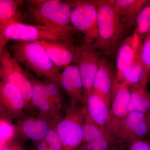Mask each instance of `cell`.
Returning <instances> with one entry per match:
<instances>
[{
    "instance_id": "6da1fadb",
    "label": "cell",
    "mask_w": 150,
    "mask_h": 150,
    "mask_svg": "<svg viewBox=\"0 0 150 150\" xmlns=\"http://www.w3.org/2000/svg\"><path fill=\"white\" fill-rule=\"evenodd\" d=\"M9 51L21 65L39 79L59 86L61 73L44 48L36 42L14 41Z\"/></svg>"
},
{
    "instance_id": "7a4b0ae2",
    "label": "cell",
    "mask_w": 150,
    "mask_h": 150,
    "mask_svg": "<svg viewBox=\"0 0 150 150\" xmlns=\"http://www.w3.org/2000/svg\"><path fill=\"white\" fill-rule=\"evenodd\" d=\"M78 31L74 26L31 25L16 23L0 26V54L11 40L35 42L74 40L73 35Z\"/></svg>"
},
{
    "instance_id": "3957f363",
    "label": "cell",
    "mask_w": 150,
    "mask_h": 150,
    "mask_svg": "<svg viewBox=\"0 0 150 150\" xmlns=\"http://www.w3.org/2000/svg\"><path fill=\"white\" fill-rule=\"evenodd\" d=\"M98 38L91 48L107 57L115 56L126 35L112 0H97Z\"/></svg>"
},
{
    "instance_id": "277c9868",
    "label": "cell",
    "mask_w": 150,
    "mask_h": 150,
    "mask_svg": "<svg viewBox=\"0 0 150 150\" xmlns=\"http://www.w3.org/2000/svg\"><path fill=\"white\" fill-rule=\"evenodd\" d=\"M71 1L29 0L26 1L28 15L37 25H69Z\"/></svg>"
},
{
    "instance_id": "5b68a950",
    "label": "cell",
    "mask_w": 150,
    "mask_h": 150,
    "mask_svg": "<svg viewBox=\"0 0 150 150\" xmlns=\"http://www.w3.org/2000/svg\"><path fill=\"white\" fill-rule=\"evenodd\" d=\"M85 105L70 104L65 116L55 126L63 150H76L83 143Z\"/></svg>"
},
{
    "instance_id": "8992f818",
    "label": "cell",
    "mask_w": 150,
    "mask_h": 150,
    "mask_svg": "<svg viewBox=\"0 0 150 150\" xmlns=\"http://www.w3.org/2000/svg\"><path fill=\"white\" fill-rule=\"evenodd\" d=\"M71 6V22L83 35L82 46L90 48L98 38L97 0H74Z\"/></svg>"
},
{
    "instance_id": "52a82bcc",
    "label": "cell",
    "mask_w": 150,
    "mask_h": 150,
    "mask_svg": "<svg viewBox=\"0 0 150 150\" xmlns=\"http://www.w3.org/2000/svg\"><path fill=\"white\" fill-rule=\"evenodd\" d=\"M129 85L117 82L112 92L105 134L112 142L118 143L124 122L129 113Z\"/></svg>"
},
{
    "instance_id": "ba28073f",
    "label": "cell",
    "mask_w": 150,
    "mask_h": 150,
    "mask_svg": "<svg viewBox=\"0 0 150 150\" xmlns=\"http://www.w3.org/2000/svg\"><path fill=\"white\" fill-rule=\"evenodd\" d=\"M1 81L7 82L17 87L22 94L28 110L31 109L32 84L26 70L5 48L0 54Z\"/></svg>"
},
{
    "instance_id": "9c48e42d",
    "label": "cell",
    "mask_w": 150,
    "mask_h": 150,
    "mask_svg": "<svg viewBox=\"0 0 150 150\" xmlns=\"http://www.w3.org/2000/svg\"><path fill=\"white\" fill-rule=\"evenodd\" d=\"M61 118H54L37 113L24 114L16 121V138L30 140L35 143L43 140Z\"/></svg>"
},
{
    "instance_id": "30bf717a",
    "label": "cell",
    "mask_w": 150,
    "mask_h": 150,
    "mask_svg": "<svg viewBox=\"0 0 150 150\" xmlns=\"http://www.w3.org/2000/svg\"><path fill=\"white\" fill-rule=\"evenodd\" d=\"M26 103L21 92L13 84L0 81V113L5 121H16L27 110Z\"/></svg>"
},
{
    "instance_id": "8fae6325",
    "label": "cell",
    "mask_w": 150,
    "mask_h": 150,
    "mask_svg": "<svg viewBox=\"0 0 150 150\" xmlns=\"http://www.w3.org/2000/svg\"><path fill=\"white\" fill-rule=\"evenodd\" d=\"M43 46L52 62L59 68L76 64L82 45L78 46L74 40L35 41Z\"/></svg>"
},
{
    "instance_id": "7c38bea8",
    "label": "cell",
    "mask_w": 150,
    "mask_h": 150,
    "mask_svg": "<svg viewBox=\"0 0 150 150\" xmlns=\"http://www.w3.org/2000/svg\"><path fill=\"white\" fill-rule=\"evenodd\" d=\"M102 57L97 50L82 46L76 64L79 66L83 85L84 105L86 100L92 91L94 81Z\"/></svg>"
},
{
    "instance_id": "4fadbf2b",
    "label": "cell",
    "mask_w": 150,
    "mask_h": 150,
    "mask_svg": "<svg viewBox=\"0 0 150 150\" xmlns=\"http://www.w3.org/2000/svg\"><path fill=\"white\" fill-rule=\"evenodd\" d=\"M149 131L146 114L129 112L127 116L118 142L128 146L149 136Z\"/></svg>"
},
{
    "instance_id": "5bb4252c",
    "label": "cell",
    "mask_w": 150,
    "mask_h": 150,
    "mask_svg": "<svg viewBox=\"0 0 150 150\" xmlns=\"http://www.w3.org/2000/svg\"><path fill=\"white\" fill-rule=\"evenodd\" d=\"M117 82L116 70L107 59L102 57L92 91L102 97L110 106L112 92Z\"/></svg>"
},
{
    "instance_id": "9a60e30c",
    "label": "cell",
    "mask_w": 150,
    "mask_h": 150,
    "mask_svg": "<svg viewBox=\"0 0 150 150\" xmlns=\"http://www.w3.org/2000/svg\"><path fill=\"white\" fill-rule=\"evenodd\" d=\"M59 86L69 96L71 104L84 105L83 85L78 64H72L64 69L59 78Z\"/></svg>"
},
{
    "instance_id": "2e32d148",
    "label": "cell",
    "mask_w": 150,
    "mask_h": 150,
    "mask_svg": "<svg viewBox=\"0 0 150 150\" xmlns=\"http://www.w3.org/2000/svg\"><path fill=\"white\" fill-rule=\"evenodd\" d=\"M142 41L140 36L134 32L123 39L115 55L117 78L139 56Z\"/></svg>"
},
{
    "instance_id": "e0dca14e",
    "label": "cell",
    "mask_w": 150,
    "mask_h": 150,
    "mask_svg": "<svg viewBox=\"0 0 150 150\" xmlns=\"http://www.w3.org/2000/svg\"><path fill=\"white\" fill-rule=\"evenodd\" d=\"M148 0H112L125 34L135 27L137 16Z\"/></svg>"
},
{
    "instance_id": "ac0fdd59",
    "label": "cell",
    "mask_w": 150,
    "mask_h": 150,
    "mask_svg": "<svg viewBox=\"0 0 150 150\" xmlns=\"http://www.w3.org/2000/svg\"><path fill=\"white\" fill-rule=\"evenodd\" d=\"M32 84L31 101L32 108H34L38 112L48 117L61 118L60 112L52 104L46 95L44 83L36 79L31 73L27 71Z\"/></svg>"
},
{
    "instance_id": "d6986e66",
    "label": "cell",
    "mask_w": 150,
    "mask_h": 150,
    "mask_svg": "<svg viewBox=\"0 0 150 150\" xmlns=\"http://www.w3.org/2000/svg\"><path fill=\"white\" fill-rule=\"evenodd\" d=\"M116 144L112 142L92 120L86 110L84 121L83 144L89 150H109Z\"/></svg>"
},
{
    "instance_id": "ffe728a7",
    "label": "cell",
    "mask_w": 150,
    "mask_h": 150,
    "mask_svg": "<svg viewBox=\"0 0 150 150\" xmlns=\"http://www.w3.org/2000/svg\"><path fill=\"white\" fill-rule=\"evenodd\" d=\"M85 105L92 120L105 134L110 106L102 97L93 91L88 97Z\"/></svg>"
},
{
    "instance_id": "44dd1931",
    "label": "cell",
    "mask_w": 150,
    "mask_h": 150,
    "mask_svg": "<svg viewBox=\"0 0 150 150\" xmlns=\"http://www.w3.org/2000/svg\"><path fill=\"white\" fill-rule=\"evenodd\" d=\"M21 0H0V26L23 23L25 16L20 7L24 2Z\"/></svg>"
},
{
    "instance_id": "7402d4cb",
    "label": "cell",
    "mask_w": 150,
    "mask_h": 150,
    "mask_svg": "<svg viewBox=\"0 0 150 150\" xmlns=\"http://www.w3.org/2000/svg\"><path fill=\"white\" fill-rule=\"evenodd\" d=\"M129 112L146 114L150 111V92L140 84L129 85Z\"/></svg>"
},
{
    "instance_id": "603a6c76",
    "label": "cell",
    "mask_w": 150,
    "mask_h": 150,
    "mask_svg": "<svg viewBox=\"0 0 150 150\" xmlns=\"http://www.w3.org/2000/svg\"><path fill=\"white\" fill-rule=\"evenodd\" d=\"M145 72L140 59V54L135 62L125 69L117 77L119 82L128 85L140 84L144 86Z\"/></svg>"
},
{
    "instance_id": "cb8c5ba5",
    "label": "cell",
    "mask_w": 150,
    "mask_h": 150,
    "mask_svg": "<svg viewBox=\"0 0 150 150\" xmlns=\"http://www.w3.org/2000/svg\"><path fill=\"white\" fill-rule=\"evenodd\" d=\"M134 27V32L140 36L142 40L150 33V1L137 16Z\"/></svg>"
},
{
    "instance_id": "d4e9b609",
    "label": "cell",
    "mask_w": 150,
    "mask_h": 150,
    "mask_svg": "<svg viewBox=\"0 0 150 150\" xmlns=\"http://www.w3.org/2000/svg\"><path fill=\"white\" fill-rule=\"evenodd\" d=\"M140 59L145 72L144 86L146 88L150 82V33L142 40Z\"/></svg>"
},
{
    "instance_id": "484cf974",
    "label": "cell",
    "mask_w": 150,
    "mask_h": 150,
    "mask_svg": "<svg viewBox=\"0 0 150 150\" xmlns=\"http://www.w3.org/2000/svg\"><path fill=\"white\" fill-rule=\"evenodd\" d=\"M34 150H63L55 127L49 131L43 140L35 143Z\"/></svg>"
},
{
    "instance_id": "4316f807",
    "label": "cell",
    "mask_w": 150,
    "mask_h": 150,
    "mask_svg": "<svg viewBox=\"0 0 150 150\" xmlns=\"http://www.w3.org/2000/svg\"><path fill=\"white\" fill-rule=\"evenodd\" d=\"M43 83L46 95L52 104L59 111L64 110L63 99L59 86L50 82H43Z\"/></svg>"
},
{
    "instance_id": "83f0119b",
    "label": "cell",
    "mask_w": 150,
    "mask_h": 150,
    "mask_svg": "<svg viewBox=\"0 0 150 150\" xmlns=\"http://www.w3.org/2000/svg\"><path fill=\"white\" fill-rule=\"evenodd\" d=\"M1 150H27L15 137H11L5 142L2 145Z\"/></svg>"
},
{
    "instance_id": "f1b7e54d",
    "label": "cell",
    "mask_w": 150,
    "mask_h": 150,
    "mask_svg": "<svg viewBox=\"0 0 150 150\" xmlns=\"http://www.w3.org/2000/svg\"><path fill=\"white\" fill-rule=\"evenodd\" d=\"M127 150H150V139H144L129 145Z\"/></svg>"
},
{
    "instance_id": "f546056e",
    "label": "cell",
    "mask_w": 150,
    "mask_h": 150,
    "mask_svg": "<svg viewBox=\"0 0 150 150\" xmlns=\"http://www.w3.org/2000/svg\"><path fill=\"white\" fill-rule=\"evenodd\" d=\"M127 148L126 145L118 142L109 150H127Z\"/></svg>"
},
{
    "instance_id": "4dcf8cb0",
    "label": "cell",
    "mask_w": 150,
    "mask_h": 150,
    "mask_svg": "<svg viewBox=\"0 0 150 150\" xmlns=\"http://www.w3.org/2000/svg\"><path fill=\"white\" fill-rule=\"evenodd\" d=\"M147 119L148 126H149V136H150V111L148 112L146 114Z\"/></svg>"
},
{
    "instance_id": "1f68e13d",
    "label": "cell",
    "mask_w": 150,
    "mask_h": 150,
    "mask_svg": "<svg viewBox=\"0 0 150 150\" xmlns=\"http://www.w3.org/2000/svg\"><path fill=\"white\" fill-rule=\"evenodd\" d=\"M76 150H88V149L86 148V147L85 146H84L83 144H82L79 148H78Z\"/></svg>"
},
{
    "instance_id": "d6a6232c",
    "label": "cell",
    "mask_w": 150,
    "mask_h": 150,
    "mask_svg": "<svg viewBox=\"0 0 150 150\" xmlns=\"http://www.w3.org/2000/svg\"><path fill=\"white\" fill-rule=\"evenodd\" d=\"M149 137H150V136H149Z\"/></svg>"
}]
</instances>
